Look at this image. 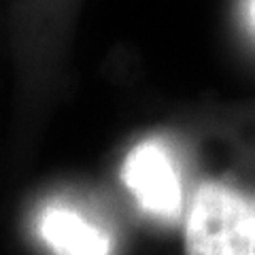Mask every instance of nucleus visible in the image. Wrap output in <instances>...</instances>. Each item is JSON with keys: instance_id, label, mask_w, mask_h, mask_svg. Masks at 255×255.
<instances>
[{"instance_id": "nucleus-1", "label": "nucleus", "mask_w": 255, "mask_h": 255, "mask_svg": "<svg viewBox=\"0 0 255 255\" xmlns=\"http://www.w3.org/2000/svg\"><path fill=\"white\" fill-rule=\"evenodd\" d=\"M183 247L185 255H255V194L204 181L191 196Z\"/></svg>"}, {"instance_id": "nucleus-2", "label": "nucleus", "mask_w": 255, "mask_h": 255, "mask_svg": "<svg viewBox=\"0 0 255 255\" xmlns=\"http://www.w3.org/2000/svg\"><path fill=\"white\" fill-rule=\"evenodd\" d=\"M122 179L151 215L172 219L181 209V185L170 155L157 140H142L128 153Z\"/></svg>"}, {"instance_id": "nucleus-3", "label": "nucleus", "mask_w": 255, "mask_h": 255, "mask_svg": "<svg viewBox=\"0 0 255 255\" xmlns=\"http://www.w3.org/2000/svg\"><path fill=\"white\" fill-rule=\"evenodd\" d=\"M41 234L55 255H109V238L68 209L47 211Z\"/></svg>"}, {"instance_id": "nucleus-4", "label": "nucleus", "mask_w": 255, "mask_h": 255, "mask_svg": "<svg viewBox=\"0 0 255 255\" xmlns=\"http://www.w3.org/2000/svg\"><path fill=\"white\" fill-rule=\"evenodd\" d=\"M251 15H253V21H255V0H253V4H251Z\"/></svg>"}]
</instances>
